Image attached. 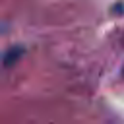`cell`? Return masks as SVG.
Returning a JSON list of instances; mask_svg holds the SVG:
<instances>
[{"instance_id":"1","label":"cell","mask_w":124,"mask_h":124,"mask_svg":"<svg viewBox=\"0 0 124 124\" xmlns=\"http://www.w3.org/2000/svg\"><path fill=\"white\" fill-rule=\"evenodd\" d=\"M19 54H21V48H17V50H16V48H12V50L6 54V58H4V64H6V66L14 64V58H17Z\"/></svg>"}]
</instances>
